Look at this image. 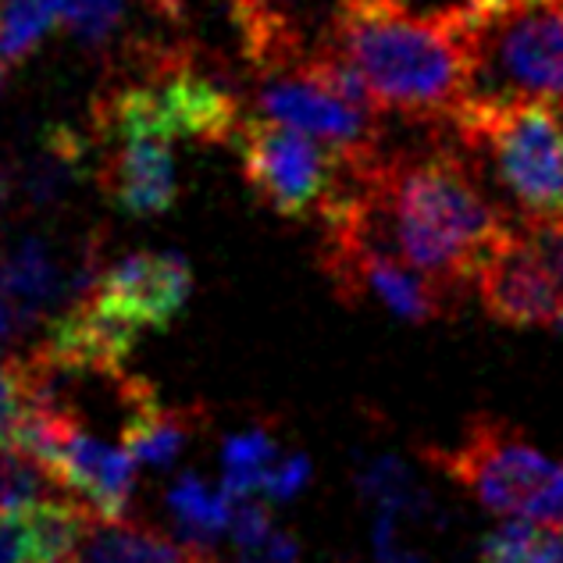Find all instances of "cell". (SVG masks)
<instances>
[{"mask_svg": "<svg viewBox=\"0 0 563 563\" xmlns=\"http://www.w3.org/2000/svg\"><path fill=\"white\" fill-rule=\"evenodd\" d=\"M482 563H563V525L503 521L478 545Z\"/></svg>", "mask_w": 563, "mask_h": 563, "instance_id": "obj_18", "label": "cell"}, {"mask_svg": "<svg viewBox=\"0 0 563 563\" xmlns=\"http://www.w3.org/2000/svg\"><path fill=\"white\" fill-rule=\"evenodd\" d=\"M129 0H57V19L86 47H103L125 19Z\"/></svg>", "mask_w": 563, "mask_h": 563, "instance_id": "obj_22", "label": "cell"}, {"mask_svg": "<svg viewBox=\"0 0 563 563\" xmlns=\"http://www.w3.org/2000/svg\"><path fill=\"white\" fill-rule=\"evenodd\" d=\"M65 292V268L40 235H25L0 257V296L14 318L33 321Z\"/></svg>", "mask_w": 563, "mask_h": 563, "instance_id": "obj_16", "label": "cell"}, {"mask_svg": "<svg viewBox=\"0 0 563 563\" xmlns=\"http://www.w3.org/2000/svg\"><path fill=\"white\" fill-rule=\"evenodd\" d=\"M68 563H218L207 545L172 539L125 517H93Z\"/></svg>", "mask_w": 563, "mask_h": 563, "instance_id": "obj_15", "label": "cell"}, {"mask_svg": "<svg viewBox=\"0 0 563 563\" xmlns=\"http://www.w3.org/2000/svg\"><path fill=\"white\" fill-rule=\"evenodd\" d=\"M51 482H54L51 474L43 471L29 453L14 450V446H0V514L47 499Z\"/></svg>", "mask_w": 563, "mask_h": 563, "instance_id": "obj_21", "label": "cell"}, {"mask_svg": "<svg viewBox=\"0 0 563 563\" xmlns=\"http://www.w3.org/2000/svg\"><path fill=\"white\" fill-rule=\"evenodd\" d=\"M4 79H8V65L0 62V90H4Z\"/></svg>", "mask_w": 563, "mask_h": 563, "instance_id": "obj_29", "label": "cell"}, {"mask_svg": "<svg viewBox=\"0 0 563 563\" xmlns=\"http://www.w3.org/2000/svg\"><path fill=\"white\" fill-rule=\"evenodd\" d=\"M232 151L240 154L243 179L254 189V197L292 221H321V214L346 189L350 172L357 168L332 146L264 114L243 118L232 136Z\"/></svg>", "mask_w": 563, "mask_h": 563, "instance_id": "obj_7", "label": "cell"}, {"mask_svg": "<svg viewBox=\"0 0 563 563\" xmlns=\"http://www.w3.org/2000/svg\"><path fill=\"white\" fill-rule=\"evenodd\" d=\"M339 4H343V0H339Z\"/></svg>", "mask_w": 563, "mask_h": 563, "instance_id": "obj_30", "label": "cell"}, {"mask_svg": "<svg viewBox=\"0 0 563 563\" xmlns=\"http://www.w3.org/2000/svg\"><path fill=\"white\" fill-rule=\"evenodd\" d=\"M450 125L464 157L496 175L521 218H563V111L539 100H467Z\"/></svg>", "mask_w": 563, "mask_h": 563, "instance_id": "obj_4", "label": "cell"}, {"mask_svg": "<svg viewBox=\"0 0 563 563\" xmlns=\"http://www.w3.org/2000/svg\"><path fill=\"white\" fill-rule=\"evenodd\" d=\"M321 268L343 300H372L413 324L439 321L456 310L461 296L413 272L404 257L382 243V235L364 211L357 168L350 172V183L335 197V203L321 214Z\"/></svg>", "mask_w": 563, "mask_h": 563, "instance_id": "obj_6", "label": "cell"}, {"mask_svg": "<svg viewBox=\"0 0 563 563\" xmlns=\"http://www.w3.org/2000/svg\"><path fill=\"white\" fill-rule=\"evenodd\" d=\"M474 57L471 100H539L563 111V0H461Z\"/></svg>", "mask_w": 563, "mask_h": 563, "instance_id": "obj_3", "label": "cell"}, {"mask_svg": "<svg viewBox=\"0 0 563 563\" xmlns=\"http://www.w3.org/2000/svg\"><path fill=\"white\" fill-rule=\"evenodd\" d=\"M424 456L485 510L563 525V456L539 450L493 413H474L456 446H424Z\"/></svg>", "mask_w": 563, "mask_h": 563, "instance_id": "obj_5", "label": "cell"}, {"mask_svg": "<svg viewBox=\"0 0 563 563\" xmlns=\"http://www.w3.org/2000/svg\"><path fill=\"white\" fill-rule=\"evenodd\" d=\"M257 114L300 129L318 143L332 146L353 165L378 157V114L339 97L314 68L296 65L272 76H257Z\"/></svg>", "mask_w": 563, "mask_h": 563, "instance_id": "obj_8", "label": "cell"}, {"mask_svg": "<svg viewBox=\"0 0 563 563\" xmlns=\"http://www.w3.org/2000/svg\"><path fill=\"white\" fill-rule=\"evenodd\" d=\"M25 410V393H22V378H19V364L0 361V446H11L14 424H19Z\"/></svg>", "mask_w": 563, "mask_h": 563, "instance_id": "obj_25", "label": "cell"}, {"mask_svg": "<svg viewBox=\"0 0 563 563\" xmlns=\"http://www.w3.org/2000/svg\"><path fill=\"white\" fill-rule=\"evenodd\" d=\"M389 563H421L418 556H410V553H399V556H393Z\"/></svg>", "mask_w": 563, "mask_h": 563, "instance_id": "obj_28", "label": "cell"}, {"mask_svg": "<svg viewBox=\"0 0 563 563\" xmlns=\"http://www.w3.org/2000/svg\"><path fill=\"white\" fill-rule=\"evenodd\" d=\"M324 51L361 71L382 114L450 122L471 100L474 57L456 8L413 14L404 0H343Z\"/></svg>", "mask_w": 563, "mask_h": 563, "instance_id": "obj_2", "label": "cell"}, {"mask_svg": "<svg viewBox=\"0 0 563 563\" xmlns=\"http://www.w3.org/2000/svg\"><path fill=\"white\" fill-rule=\"evenodd\" d=\"M93 517L82 499H40L0 514V563H68Z\"/></svg>", "mask_w": 563, "mask_h": 563, "instance_id": "obj_13", "label": "cell"}, {"mask_svg": "<svg viewBox=\"0 0 563 563\" xmlns=\"http://www.w3.org/2000/svg\"><path fill=\"white\" fill-rule=\"evenodd\" d=\"M122 404L129 407L122 450L143 467H168L200 424L197 407H165L151 385L129 375L122 378Z\"/></svg>", "mask_w": 563, "mask_h": 563, "instance_id": "obj_14", "label": "cell"}, {"mask_svg": "<svg viewBox=\"0 0 563 563\" xmlns=\"http://www.w3.org/2000/svg\"><path fill=\"white\" fill-rule=\"evenodd\" d=\"M339 0H232L235 40L257 76L286 71L329 47Z\"/></svg>", "mask_w": 563, "mask_h": 563, "instance_id": "obj_10", "label": "cell"}, {"mask_svg": "<svg viewBox=\"0 0 563 563\" xmlns=\"http://www.w3.org/2000/svg\"><path fill=\"white\" fill-rule=\"evenodd\" d=\"M357 186L382 243L453 296L474 286L488 250L514 225L464 151L378 154L357 168Z\"/></svg>", "mask_w": 563, "mask_h": 563, "instance_id": "obj_1", "label": "cell"}, {"mask_svg": "<svg viewBox=\"0 0 563 563\" xmlns=\"http://www.w3.org/2000/svg\"><path fill=\"white\" fill-rule=\"evenodd\" d=\"M272 531H275V525H272L268 503H261V499H254V496L235 499L232 521H229V536H232L235 545H240V553H243V550H257L261 542H268Z\"/></svg>", "mask_w": 563, "mask_h": 563, "instance_id": "obj_23", "label": "cell"}, {"mask_svg": "<svg viewBox=\"0 0 563 563\" xmlns=\"http://www.w3.org/2000/svg\"><path fill=\"white\" fill-rule=\"evenodd\" d=\"M192 292V268L183 254H125L93 275L82 296L132 332H157L183 314Z\"/></svg>", "mask_w": 563, "mask_h": 563, "instance_id": "obj_9", "label": "cell"}, {"mask_svg": "<svg viewBox=\"0 0 563 563\" xmlns=\"http://www.w3.org/2000/svg\"><path fill=\"white\" fill-rule=\"evenodd\" d=\"M100 151V189L114 207L132 218L172 211L179 200L172 140L154 132H125V136H108Z\"/></svg>", "mask_w": 563, "mask_h": 563, "instance_id": "obj_12", "label": "cell"}, {"mask_svg": "<svg viewBox=\"0 0 563 563\" xmlns=\"http://www.w3.org/2000/svg\"><path fill=\"white\" fill-rule=\"evenodd\" d=\"M54 22H62L57 0H0V62L29 57Z\"/></svg>", "mask_w": 563, "mask_h": 563, "instance_id": "obj_20", "label": "cell"}, {"mask_svg": "<svg viewBox=\"0 0 563 563\" xmlns=\"http://www.w3.org/2000/svg\"><path fill=\"white\" fill-rule=\"evenodd\" d=\"M235 499L225 488H207L197 474H183L179 482L168 488V510L179 525L183 539L192 545H211L218 536H225L232 521Z\"/></svg>", "mask_w": 563, "mask_h": 563, "instance_id": "obj_17", "label": "cell"}, {"mask_svg": "<svg viewBox=\"0 0 563 563\" xmlns=\"http://www.w3.org/2000/svg\"><path fill=\"white\" fill-rule=\"evenodd\" d=\"M8 192H11V183H8V175L0 172V211H4V203H8Z\"/></svg>", "mask_w": 563, "mask_h": 563, "instance_id": "obj_27", "label": "cell"}, {"mask_svg": "<svg viewBox=\"0 0 563 563\" xmlns=\"http://www.w3.org/2000/svg\"><path fill=\"white\" fill-rule=\"evenodd\" d=\"M474 289L485 314L499 324L563 332V296L525 243L521 225H510L507 235L488 250Z\"/></svg>", "mask_w": 563, "mask_h": 563, "instance_id": "obj_11", "label": "cell"}, {"mask_svg": "<svg viewBox=\"0 0 563 563\" xmlns=\"http://www.w3.org/2000/svg\"><path fill=\"white\" fill-rule=\"evenodd\" d=\"M307 482H310V461L303 453H289V456H282V461H275V467L264 474L261 493L272 503H286L300 493Z\"/></svg>", "mask_w": 563, "mask_h": 563, "instance_id": "obj_24", "label": "cell"}, {"mask_svg": "<svg viewBox=\"0 0 563 563\" xmlns=\"http://www.w3.org/2000/svg\"><path fill=\"white\" fill-rule=\"evenodd\" d=\"M14 324H19V318H14V310L8 307V300L0 296V350H4L11 343L14 335Z\"/></svg>", "mask_w": 563, "mask_h": 563, "instance_id": "obj_26", "label": "cell"}, {"mask_svg": "<svg viewBox=\"0 0 563 563\" xmlns=\"http://www.w3.org/2000/svg\"><path fill=\"white\" fill-rule=\"evenodd\" d=\"M278 456V442L272 439L268 428H250V432H240L225 439V450H221V488L232 499H246L257 496L264 485V474L275 467Z\"/></svg>", "mask_w": 563, "mask_h": 563, "instance_id": "obj_19", "label": "cell"}]
</instances>
